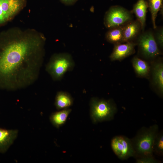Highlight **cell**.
Returning <instances> with one entry per match:
<instances>
[{
  "instance_id": "16",
  "label": "cell",
  "mask_w": 163,
  "mask_h": 163,
  "mask_svg": "<svg viewBox=\"0 0 163 163\" xmlns=\"http://www.w3.org/2000/svg\"><path fill=\"white\" fill-rule=\"evenodd\" d=\"M132 63L134 70L138 75L145 76L148 74L149 67L146 62L135 57L132 60Z\"/></svg>"
},
{
  "instance_id": "5",
  "label": "cell",
  "mask_w": 163,
  "mask_h": 163,
  "mask_svg": "<svg viewBox=\"0 0 163 163\" xmlns=\"http://www.w3.org/2000/svg\"><path fill=\"white\" fill-rule=\"evenodd\" d=\"M27 3L26 0H0V26L11 20Z\"/></svg>"
},
{
  "instance_id": "1",
  "label": "cell",
  "mask_w": 163,
  "mask_h": 163,
  "mask_svg": "<svg viewBox=\"0 0 163 163\" xmlns=\"http://www.w3.org/2000/svg\"><path fill=\"white\" fill-rule=\"evenodd\" d=\"M46 39L34 29L13 27L0 33V89L15 91L37 80Z\"/></svg>"
},
{
  "instance_id": "10",
  "label": "cell",
  "mask_w": 163,
  "mask_h": 163,
  "mask_svg": "<svg viewBox=\"0 0 163 163\" xmlns=\"http://www.w3.org/2000/svg\"><path fill=\"white\" fill-rule=\"evenodd\" d=\"M17 130H8L0 128V153H4L8 150L16 138Z\"/></svg>"
},
{
  "instance_id": "2",
  "label": "cell",
  "mask_w": 163,
  "mask_h": 163,
  "mask_svg": "<svg viewBox=\"0 0 163 163\" xmlns=\"http://www.w3.org/2000/svg\"><path fill=\"white\" fill-rule=\"evenodd\" d=\"M158 132V126L156 124L148 127H143L130 139L135 158L153 156V143Z\"/></svg>"
},
{
  "instance_id": "4",
  "label": "cell",
  "mask_w": 163,
  "mask_h": 163,
  "mask_svg": "<svg viewBox=\"0 0 163 163\" xmlns=\"http://www.w3.org/2000/svg\"><path fill=\"white\" fill-rule=\"evenodd\" d=\"M90 106V116L94 123L112 120L117 111L115 104L111 100L93 97L91 99Z\"/></svg>"
},
{
  "instance_id": "19",
  "label": "cell",
  "mask_w": 163,
  "mask_h": 163,
  "mask_svg": "<svg viewBox=\"0 0 163 163\" xmlns=\"http://www.w3.org/2000/svg\"><path fill=\"white\" fill-rule=\"evenodd\" d=\"M153 153L159 156L163 155V130L158 132L153 143Z\"/></svg>"
},
{
  "instance_id": "12",
  "label": "cell",
  "mask_w": 163,
  "mask_h": 163,
  "mask_svg": "<svg viewBox=\"0 0 163 163\" xmlns=\"http://www.w3.org/2000/svg\"><path fill=\"white\" fill-rule=\"evenodd\" d=\"M73 103V98L69 93L62 91L57 93L54 104L57 110L69 108L72 105Z\"/></svg>"
},
{
  "instance_id": "20",
  "label": "cell",
  "mask_w": 163,
  "mask_h": 163,
  "mask_svg": "<svg viewBox=\"0 0 163 163\" xmlns=\"http://www.w3.org/2000/svg\"><path fill=\"white\" fill-rule=\"evenodd\" d=\"M136 159V163H158L161 162L155 158L153 156H145Z\"/></svg>"
},
{
  "instance_id": "15",
  "label": "cell",
  "mask_w": 163,
  "mask_h": 163,
  "mask_svg": "<svg viewBox=\"0 0 163 163\" xmlns=\"http://www.w3.org/2000/svg\"><path fill=\"white\" fill-rule=\"evenodd\" d=\"M153 79L155 85L162 94L163 91V64L161 62L156 63L153 68Z\"/></svg>"
},
{
  "instance_id": "8",
  "label": "cell",
  "mask_w": 163,
  "mask_h": 163,
  "mask_svg": "<svg viewBox=\"0 0 163 163\" xmlns=\"http://www.w3.org/2000/svg\"><path fill=\"white\" fill-rule=\"evenodd\" d=\"M139 45L143 55L147 58H153L160 54L152 34L149 32L142 34L139 39Z\"/></svg>"
},
{
  "instance_id": "9",
  "label": "cell",
  "mask_w": 163,
  "mask_h": 163,
  "mask_svg": "<svg viewBox=\"0 0 163 163\" xmlns=\"http://www.w3.org/2000/svg\"><path fill=\"white\" fill-rule=\"evenodd\" d=\"M126 43H117L110 56L111 60H122L132 54L134 51L135 44L129 42Z\"/></svg>"
},
{
  "instance_id": "11",
  "label": "cell",
  "mask_w": 163,
  "mask_h": 163,
  "mask_svg": "<svg viewBox=\"0 0 163 163\" xmlns=\"http://www.w3.org/2000/svg\"><path fill=\"white\" fill-rule=\"evenodd\" d=\"M148 4L145 0H138L134 5L133 12L135 14L142 30L144 29Z\"/></svg>"
},
{
  "instance_id": "3",
  "label": "cell",
  "mask_w": 163,
  "mask_h": 163,
  "mask_svg": "<svg viewBox=\"0 0 163 163\" xmlns=\"http://www.w3.org/2000/svg\"><path fill=\"white\" fill-rule=\"evenodd\" d=\"M75 65L72 58L69 54L56 53L50 58L46 70L53 80L59 81L67 72L72 70Z\"/></svg>"
},
{
  "instance_id": "13",
  "label": "cell",
  "mask_w": 163,
  "mask_h": 163,
  "mask_svg": "<svg viewBox=\"0 0 163 163\" xmlns=\"http://www.w3.org/2000/svg\"><path fill=\"white\" fill-rule=\"evenodd\" d=\"M71 111V109L67 108L53 113L50 117L51 123L56 128H59L65 123Z\"/></svg>"
},
{
  "instance_id": "18",
  "label": "cell",
  "mask_w": 163,
  "mask_h": 163,
  "mask_svg": "<svg viewBox=\"0 0 163 163\" xmlns=\"http://www.w3.org/2000/svg\"><path fill=\"white\" fill-rule=\"evenodd\" d=\"M162 0H149L148 6L151 12L154 28H156L155 20L158 11L161 8Z\"/></svg>"
},
{
  "instance_id": "6",
  "label": "cell",
  "mask_w": 163,
  "mask_h": 163,
  "mask_svg": "<svg viewBox=\"0 0 163 163\" xmlns=\"http://www.w3.org/2000/svg\"><path fill=\"white\" fill-rule=\"evenodd\" d=\"M111 148L116 155L121 160L134 157L135 152L130 139L123 136L113 137L111 142Z\"/></svg>"
},
{
  "instance_id": "14",
  "label": "cell",
  "mask_w": 163,
  "mask_h": 163,
  "mask_svg": "<svg viewBox=\"0 0 163 163\" xmlns=\"http://www.w3.org/2000/svg\"><path fill=\"white\" fill-rule=\"evenodd\" d=\"M139 22H132L123 27V42H129L137 35L140 28Z\"/></svg>"
},
{
  "instance_id": "21",
  "label": "cell",
  "mask_w": 163,
  "mask_h": 163,
  "mask_svg": "<svg viewBox=\"0 0 163 163\" xmlns=\"http://www.w3.org/2000/svg\"><path fill=\"white\" fill-rule=\"evenodd\" d=\"M156 37L158 44L161 47H162L163 45V30L162 28H161L157 32Z\"/></svg>"
},
{
  "instance_id": "7",
  "label": "cell",
  "mask_w": 163,
  "mask_h": 163,
  "mask_svg": "<svg viewBox=\"0 0 163 163\" xmlns=\"http://www.w3.org/2000/svg\"><path fill=\"white\" fill-rule=\"evenodd\" d=\"M132 19L130 13L126 9L118 6L110 8L104 18L105 26L108 28L121 26Z\"/></svg>"
},
{
  "instance_id": "22",
  "label": "cell",
  "mask_w": 163,
  "mask_h": 163,
  "mask_svg": "<svg viewBox=\"0 0 163 163\" xmlns=\"http://www.w3.org/2000/svg\"><path fill=\"white\" fill-rule=\"evenodd\" d=\"M63 3L66 5H71L75 4L78 0H60Z\"/></svg>"
},
{
  "instance_id": "17",
  "label": "cell",
  "mask_w": 163,
  "mask_h": 163,
  "mask_svg": "<svg viewBox=\"0 0 163 163\" xmlns=\"http://www.w3.org/2000/svg\"><path fill=\"white\" fill-rule=\"evenodd\" d=\"M123 27L119 26L111 28L106 34V38L109 42L117 43L122 42Z\"/></svg>"
}]
</instances>
